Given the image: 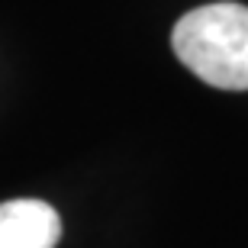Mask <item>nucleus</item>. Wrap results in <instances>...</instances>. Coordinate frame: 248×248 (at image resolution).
<instances>
[{
  "instance_id": "obj_1",
  "label": "nucleus",
  "mask_w": 248,
  "mask_h": 248,
  "mask_svg": "<svg viewBox=\"0 0 248 248\" xmlns=\"http://www.w3.org/2000/svg\"><path fill=\"white\" fill-rule=\"evenodd\" d=\"M174 55L193 78L219 91H248V7L206 3L177 19Z\"/></svg>"
},
{
  "instance_id": "obj_2",
  "label": "nucleus",
  "mask_w": 248,
  "mask_h": 248,
  "mask_svg": "<svg viewBox=\"0 0 248 248\" xmlns=\"http://www.w3.org/2000/svg\"><path fill=\"white\" fill-rule=\"evenodd\" d=\"M62 216L42 200L0 203V248H55Z\"/></svg>"
}]
</instances>
